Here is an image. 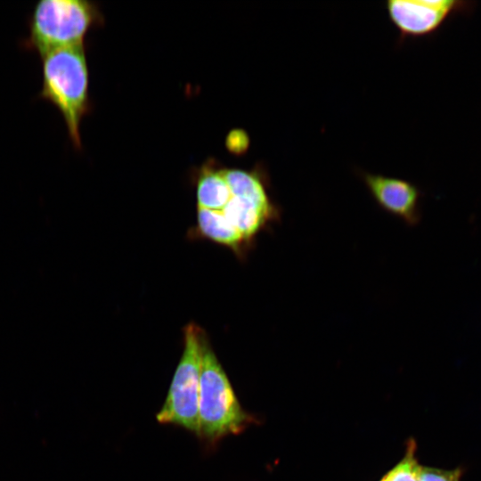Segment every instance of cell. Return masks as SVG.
I'll return each mask as SVG.
<instances>
[{
  "label": "cell",
  "mask_w": 481,
  "mask_h": 481,
  "mask_svg": "<svg viewBox=\"0 0 481 481\" xmlns=\"http://www.w3.org/2000/svg\"><path fill=\"white\" fill-rule=\"evenodd\" d=\"M195 231L194 235L204 237L227 247L240 259L245 258L251 249V247L221 210L198 208Z\"/></svg>",
  "instance_id": "7"
},
{
  "label": "cell",
  "mask_w": 481,
  "mask_h": 481,
  "mask_svg": "<svg viewBox=\"0 0 481 481\" xmlns=\"http://www.w3.org/2000/svg\"><path fill=\"white\" fill-rule=\"evenodd\" d=\"M40 56L42 86L37 98L49 102L58 110L72 145L80 150V124L91 109L85 46L58 48Z\"/></svg>",
  "instance_id": "1"
},
{
  "label": "cell",
  "mask_w": 481,
  "mask_h": 481,
  "mask_svg": "<svg viewBox=\"0 0 481 481\" xmlns=\"http://www.w3.org/2000/svg\"><path fill=\"white\" fill-rule=\"evenodd\" d=\"M464 4L453 0H389L386 9L403 41L406 37L432 34L452 13L463 9Z\"/></svg>",
  "instance_id": "5"
},
{
  "label": "cell",
  "mask_w": 481,
  "mask_h": 481,
  "mask_svg": "<svg viewBox=\"0 0 481 481\" xmlns=\"http://www.w3.org/2000/svg\"><path fill=\"white\" fill-rule=\"evenodd\" d=\"M204 330L191 322L183 329V350L175 371L166 400L157 412L161 424L181 427L196 435Z\"/></svg>",
  "instance_id": "4"
},
{
  "label": "cell",
  "mask_w": 481,
  "mask_h": 481,
  "mask_svg": "<svg viewBox=\"0 0 481 481\" xmlns=\"http://www.w3.org/2000/svg\"><path fill=\"white\" fill-rule=\"evenodd\" d=\"M461 470H440L422 468L420 481H459Z\"/></svg>",
  "instance_id": "11"
},
{
  "label": "cell",
  "mask_w": 481,
  "mask_h": 481,
  "mask_svg": "<svg viewBox=\"0 0 481 481\" xmlns=\"http://www.w3.org/2000/svg\"><path fill=\"white\" fill-rule=\"evenodd\" d=\"M222 170L232 196L244 198L265 206L276 203L269 193V181L264 169L256 167L251 171L238 168Z\"/></svg>",
  "instance_id": "8"
},
{
  "label": "cell",
  "mask_w": 481,
  "mask_h": 481,
  "mask_svg": "<svg viewBox=\"0 0 481 481\" xmlns=\"http://www.w3.org/2000/svg\"><path fill=\"white\" fill-rule=\"evenodd\" d=\"M250 421L204 331L196 435L214 445L227 436L240 433Z\"/></svg>",
  "instance_id": "2"
},
{
  "label": "cell",
  "mask_w": 481,
  "mask_h": 481,
  "mask_svg": "<svg viewBox=\"0 0 481 481\" xmlns=\"http://www.w3.org/2000/svg\"><path fill=\"white\" fill-rule=\"evenodd\" d=\"M102 22L99 7L85 0H40L28 20L25 49L39 55L58 48L84 45L87 32Z\"/></svg>",
  "instance_id": "3"
},
{
  "label": "cell",
  "mask_w": 481,
  "mask_h": 481,
  "mask_svg": "<svg viewBox=\"0 0 481 481\" xmlns=\"http://www.w3.org/2000/svg\"><path fill=\"white\" fill-rule=\"evenodd\" d=\"M198 208L222 210L232 197L223 170L205 167L201 170L196 186Z\"/></svg>",
  "instance_id": "9"
},
{
  "label": "cell",
  "mask_w": 481,
  "mask_h": 481,
  "mask_svg": "<svg viewBox=\"0 0 481 481\" xmlns=\"http://www.w3.org/2000/svg\"><path fill=\"white\" fill-rule=\"evenodd\" d=\"M249 145V138L243 130H233L228 135V148L236 153L246 151Z\"/></svg>",
  "instance_id": "12"
},
{
  "label": "cell",
  "mask_w": 481,
  "mask_h": 481,
  "mask_svg": "<svg viewBox=\"0 0 481 481\" xmlns=\"http://www.w3.org/2000/svg\"><path fill=\"white\" fill-rule=\"evenodd\" d=\"M376 204L385 212L401 219L409 226L420 220L421 192L412 183L396 177L358 172Z\"/></svg>",
  "instance_id": "6"
},
{
  "label": "cell",
  "mask_w": 481,
  "mask_h": 481,
  "mask_svg": "<svg viewBox=\"0 0 481 481\" xmlns=\"http://www.w3.org/2000/svg\"><path fill=\"white\" fill-rule=\"evenodd\" d=\"M413 444L409 447L406 457L381 481H420L422 467L414 457Z\"/></svg>",
  "instance_id": "10"
}]
</instances>
